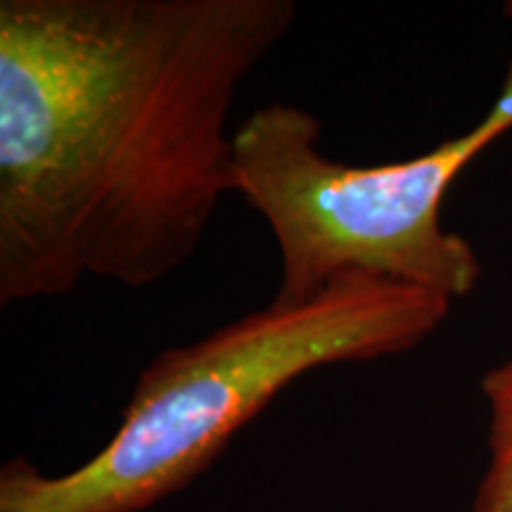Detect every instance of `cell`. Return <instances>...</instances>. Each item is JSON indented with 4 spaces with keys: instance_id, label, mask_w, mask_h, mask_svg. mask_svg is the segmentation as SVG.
Listing matches in <instances>:
<instances>
[{
    "instance_id": "5b68a950",
    "label": "cell",
    "mask_w": 512,
    "mask_h": 512,
    "mask_svg": "<svg viewBox=\"0 0 512 512\" xmlns=\"http://www.w3.org/2000/svg\"><path fill=\"white\" fill-rule=\"evenodd\" d=\"M505 15L512 19V0L505 5ZM484 124L491 126L496 131V136L501 138L512 128V64L505 74L501 91H498V98L494 100V105L489 107V112L484 114Z\"/></svg>"
},
{
    "instance_id": "277c9868",
    "label": "cell",
    "mask_w": 512,
    "mask_h": 512,
    "mask_svg": "<svg viewBox=\"0 0 512 512\" xmlns=\"http://www.w3.org/2000/svg\"><path fill=\"white\" fill-rule=\"evenodd\" d=\"M482 394L489 403V465L472 512H512V358L486 370Z\"/></svg>"
},
{
    "instance_id": "3957f363",
    "label": "cell",
    "mask_w": 512,
    "mask_h": 512,
    "mask_svg": "<svg viewBox=\"0 0 512 512\" xmlns=\"http://www.w3.org/2000/svg\"><path fill=\"white\" fill-rule=\"evenodd\" d=\"M323 124L299 105L259 107L233 133L235 192L264 216L283 278L273 302L299 304L344 275L463 299L482 278L475 247L441 226L460 171L498 136L484 121L425 155L373 166L320 152Z\"/></svg>"
},
{
    "instance_id": "6da1fadb",
    "label": "cell",
    "mask_w": 512,
    "mask_h": 512,
    "mask_svg": "<svg viewBox=\"0 0 512 512\" xmlns=\"http://www.w3.org/2000/svg\"><path fill=\"white\" fill-rule=\"evenodd\" d=\"M294 0L0 3V304L162 283L235 192L228 117Z\"/></svg>"
},
{
    "instance_id": "7a4b0ae2",
    "label": "cell",
    "mask_w": 512,
    "mask_h": 512,
    "mask_svg": "<svg viewBox=\"0 0 512 512\" xmlns=\"http://www.w3.org/2000/svg\"><path fill=\"white\" fill-rule=\"evenodd\" d=\"M451 299L351 273L299 304L266 309L164 349L140 370L119 430L67 475L24 460L0 472V512H140L176 494L283 389L311 370L408 354Z\"/></svg>"
}]
</instances>
